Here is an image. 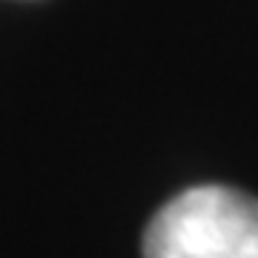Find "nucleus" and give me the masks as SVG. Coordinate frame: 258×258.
<instances>
[{
  "mask_svg": "<svg viewBox=\"0 0 258 258\" xmlns=\"http://www.w3.org/2000/svg\"><path fill=\"white\" fill-rule=\"evenodd\" d=\"M144 258H258V198L218 184L184 189L152 215Z\"/></svg>",
  "mask_w": 258,
  "mask_h": 258,
  "instance_id": "obj_1",
  "label": "nucleus"
}]
</instances>
